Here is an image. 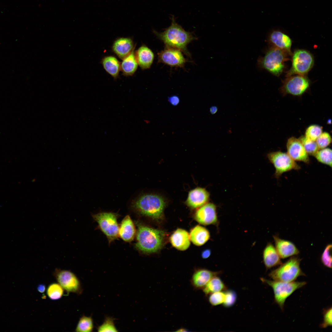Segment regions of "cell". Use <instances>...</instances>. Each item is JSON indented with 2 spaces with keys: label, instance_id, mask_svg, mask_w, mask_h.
<instances>
[{
  "label": "cell",
  "instance_id": "cell-34",
  "mask_svg": "<svg viewBox=\"0 0 332 332\" xmlns=\"http://www.w3.org/2000/svg\"><path fill=\"white\" fill-rule=\"evenodd\" d=\"M331 244L327 245L321 256V261L323 265L330 268H332Z\"/></svg>",
  "mask_w": 332,
  "mask_h": 332
},
{
  "label": "cell",
  "instance_id": "cell-10",
  "mask_svg": "<svg viewBox=\"0 0 332 332\" xmlns=\"http://www.w3.org/2000/svg\"><path fill=\"white\" fill-rule=\"evenodd\" d=\"M53 274L57 283L66 291L79 295L82 293L81 282L74 273L70 270L56 268Z\"/></svg>",
  "mask_w": 332,
  "mask_h": 332
},
{
  "label": "cell",
  "instance_id": "cell-7",
  "mask_svg": "<svg viewBox=\"0 0 332 332\" xmlns=\"http://www.w3.org/2000/svg\"><path fill=\"white\" fill-rule=\"evenodd\" d=\"M314 64L312 55L306 50H296L294 52L292 66L287 73L288 77L294 74L304 75L312 68Z\"/></svg>",
  "mask_w": 332,
  "mask_h": 332
},
{
  "label": "cell",
  "instance_id": "cell-33",
  "mask_svg": "<svg viewBox=\"0 0 332 332\" xmlns=\"http://www.w3.org/2000/svg\"><path fill=\"white\" fill-rule=\"evenodd\" d=\"M322 132V128L320 126L316 124L312 125L306 130L305 136L311 140L316 141Z\"/></svg>",
  "mask_w": 332,
  "mask_h": 332
},
{
  "label": "cell",
  "instance_id": "cell-3",
  "mask_svg": "<svg viewBox=\"0 0 332 332\" xmlns=\"http://www.w3.org/2000/svg\"><path fill=\"white\" fill-rule=\"evenodd\" d=\"M166 205L164 197L152 193L141 196L132 204L133 208L140 213L157 221L162 219Z\"/></svg>",
  "mask_w": 332,
  "mask_h": 332
},
{
  "label": "cell",
  "instance_id": "cell-30",
  "mask_svg": "<svg viewBox=\"0 0 332 332\" xmlns=\"http://www.w3.org/2000/svg\"><path fill=\"white\" fill-rule=\"evenodd\" d=\"M64 290L58 283H53L50 284L46 289V294L51 300H57L63 296Z\"/></svg>",
  "mask_w": 332,
  "mask_h": 332
},
{
  "label": "cell",
  "instance_id": "cell-6",
  "mask_svg": "<svg viewBox=\"0 0 332 332\" xmlns=\"http://www.w3.org/2000/svg\"><path fill=\"white\" fill-rule=\"evenodd\" d=\"M286 52L277 48L270 49L261 61V66L273 74L280 75L284 68Z\"/></svg>",
  "mask_w": 332,
  "mask_h": 332
},
{
  "label": "cell",
  "instance_id": "cell-18",
  "mask_svg": "<svg viewBox=\"0 0 332 332\" xmlns=\"http://www.w3.org/2000/svg\"><path fill=\"white\" fill-rule=\"evenodd\" d=\"M221 273L220 271H214L205 268L199 269L193 273L191 283L195 288L202 289L211 278Z\"/></svg>",
  "mask_w": 332,
  "mask_h": 332
},
{
  "label": "cell",
  "instance_id": "cell-28",
  "mask_svg": "<svg viewBox=\"0 0 332 332\" xmlns=\"http://www.w3.org/2000/svg\"><path fill=\"white\" fill-rule=\"evenodd\" d=\"M94 324L91 316L84 315L79 319L75 329L77 332H91L93 330Z\"/></svg>",
  "mask_w": 332,
  "mask_h": 332
},
{
  "label": "cell",
  "instance_id": "cell-32",
  "mask_svg": "<svg viewBox=\"0 0 332 332\" xmlns=\"http://www.w3.org/2000/svg\"><path fill=\"white\" fill-rule=\"evenodd\" d=\"M99 332H117L118 331L115 326L114 319L111 317H105L103 323L97 328Z\"/></svg>",
  "mask_w": 332,
  "mask_h": 332
},
{
  "label": "cell",
  "instance_id": "cell-42",
  "mask_svg": "<svg viewBox=\"0 0 332 332\" xmlns=\"http://www.w3.org/2000/svg\"><path fill=\"white\" fill-rule=\"evenodd\" d=\"M209 111L211 114H214L217 112L218 108L215 106H213L210 108Z\"/></svg>",
  "mask_w": 332,
  "mask_h": 332
},
{
  "label": "cell",
  "instance_id": "cell-25",
  "mask_svg": "<svg viewBox=\"0 0 332 332\" xmlns=\"http://www.w3.org/2000/svg\"><path fill=\"white\" fill-rule=\"evenodd\" d=\"M101 64L105 71L114 79L119 76L121 71V63L115 56L112 55L103 57Z\"/></svg>",
  "mask_w": 332,
  "mask_h": 332
},
{
  "label": "cell",
  "instance_id": "cell-20",
  "mask_svg": "<svg viewBox=\"0 0 332 332\" xmlns=\"http://www.w3.org/2000/svg\"><path fill=\"white\" fill-rule=\"evenodd\" d=\"M135 57L138 65L143 70L149 69L152 65L154 58L152 51L145 45H142L135 52Z\"/></svg>",
  "mask_w": 332,
  "mask_h": 332
},
{
  "label": "cell",
  "instance_id": "cell-4",
  "mask_svg": "<svg viewBox=\"0 0 332 332\" xmlns=\"http://www.w3.org/2000/svg\"><path fill=\"white\" fill-rule=\"evenodd\" d=\"M301 260L298 257H292L278 268L272 271L269 276L275 281H294L299 276L305 275L300 267Z\"/></svg>",
  "mask_w": 332,
  "mask_h": 332
},
{
  "label": "cell",
  "instance_id": "cell-27",
  "mask_svg": "<svg viewBox=\"0 0 332 332\" xmlns=\"http://www.w3.org/2000/svg\"><path fill=\"white\" fill-rule=\"evenodd\" d=\"M218 275L211 278L202 289L206 295L215 292L223 291L226 289V287L221 279Z\"/></svg>",
  "mask_w": 332,
  "mask_h": 332
},
{
  "label": "cell",
  "instance_id": "cell-21",
  "mask_svg": "<svg viewBox=\"0 0 332 332\" xmlns=\"http://www.w3.org/2000/svg\"><path fill=\"white\" fill-rule=\"evenodd\" d=\"M170 241L172 245L180 251L187 249L190 245L189 235L186 230L178 228L171 235Z\"/></svg>",
  "mask_w": 332,
  "mask_h": 332
},
{
  "label": "cell",
  "instance_id": "cell-26",
  "mask_svg": "<svg viewBox=\"0 0 332 332\" xmlns=\"http://www.w3.org/2000/svg\"><path fill=\"white\" fill-rule=\"evenodd\" d=\"M122 60L121 63V70L123 74L125 76L133 75L136 71L138 65L134 50Z\"/></svg>",
  "mask_w": 332,
  "mask_h": 332
},
{
  "label": "cell",
  "instance_id": "cell-5",
  "mask_svg": "<svg viewBox=\"0 0 332 332\" xmlns=\"http://www.w3.org/2000/svg\"><path fill=\"white\" fill-rule=\"evenodd\" d=\"M261 280L272 288L275 301L282 310L283 309L286 299L296 290L306 284L305 282H285L272 281L263 278H261Z\"/></svg>",
  "mask_w": 332,
  "mask_h": 332
},
{
  "label": "cell",
  "instance_id": "cell-37",
  "mask_svg": "<svg viewBox=\"0 0 332 332\" xmlns=\"http://www.w3.org/2000/svg\"><path fill=\"white\" fill-rule=\"evenodd\" d=\"M225 293V297L223 305L226 307L232 306L236 302L237 296L236 293L233 290H227Z\"/></svg>",
  "mask_w": 332,
  "mask_h": 332
},
{
  "label": "cell",
  "instance_id": "cell-9",
  "mask_svg": "<svg viewBox=\"0 0 332 332\" xmlns=\"http://www.w3.org/2000/svg\"><path fill=\"white\" fill-rule=\"evenodd\" d=\"M267 156L275 168V175L277 179L285 172L300 169V167L287 153L280 151L272 152L268 153Z\"/></svg>",
  "mask_w": 332,
  "mask_h": 332
},
{
  "label": "cell",
  "instance_id": "cell-1",
  "mask_svg": "<svg viewBox=\"0 0 332 332\" xmlns=\"http://www.w3.org/2000/svg\"><path fill=\"white\" fill-rule=\"evenodd\" d=\"M170 25L164 31L158 32L153 30V32L157 38L164 42L166 47L177 49L180 50L188 57L191 54L188 51L187 45L193 40H196L192 32L186 31L177 23L174 15L171 18Z\"/></svg>",
  "mask_w": 332,
  "mask_h": 332
},
{
  "label": "cell",
  "instance_id": "cell-38",
  "mask_svg": "<svg viewBox=\"0 0 332 332\" xmlns=\"http://www.w3.org/2000/svg\"><path fill=\"white\" fill-rule=\"evenodd\" d=\"M332 308L331 307L324 310L323 319L322 323L320 325V327L322 328H326L332 326Z\"/></svg>",
  "mask_w": 332,
  "mask_h": 332
},
{
  "label": "cell",
  "instance_id": "cell-12",
  "mask_svg": "<svg viewBox=\"0 0 332 332\" xmlns=\"http://www.w3.org/2000/svg\"><path fill=\"white\" fill-rule=\"evenodd\" d=\"M180 50L166 47L158 53V62L171 67H183L188 60Z\"/></svg>",
  "mask_w": 332,
  "mask_h": 332
},
{
  "label": "cell",
  "instance_id": "cell-40",
  "mask_svg": "<svg viewBox=\"0 0 332 332\" xmlns=\"http://www.w3.org/2000/svg\"><path fill=\"white\" fill-rule=\"evenodd\" d=\"M211 253V252L210 250L206 249L202 252V257L204 259H207L210 256Z\"/></svg>",
  "mask_w": 332,
  "mask_h": 332
},
{
  "label": "cell",
  "instance_id": "cell-36",
  "mask_svg": "<svg viewBox=\"0 0 332 332\" xmlns=\"http://www.w3.org/2000/svg\"><path fill=\"white\" fill-rule=\"evenodd\" d=\"M319 149L326 148L331 143V138L328 132H322L316 140Z\"/></svg>",
  "mask_w": 332,
  "mask_h": 332
},
{
  "label": "cell",
  "instance_id": "cell-8",
  "mask_svg": "<svg viewBox=\"0 0 332 332\" xmlns=\"http://www.w3.org/2000/svg\"><path fill=\"white\" fill-rule=\"evenodd\" d=\"M92 217L98 223L101 230L106 235L109 242L117 238L119 228L116 214L103 212L93 215Z\"/></svg>",
  "mask_w": 332,
  "mask_h": 332
},
{
  "label": "cell",
  "instance_id": "cell-16",
  "mask_svg": "<svg viewBox=\"0 0 332 332\" xmlns=\"http://www.w3.org/2000/svg\"><path fill=\"white\" fill-rule=\"evenodd\" d=\"M135 45L132 39L129 37H121L113 42L112 49L120 58L122 60L134 50Z\"/></svg>",
  "mask_w": 332,
  "mask_h": 332
},
{
  "label": "cell",
  "instance_id": "cell-11",
  "mask_svg": "<svg viewBox=\"0 0 332 332\" xmlns=\"http://www.w3.org/2000/svg\"><path fill=\"white\" fill-rule=\"evenodd\" d=\"M283 82L281 91L285 94L299 96L304 93L309 88L310 82L304 75H297L290 76Z\"/></svg>",
  "mask_w": 332,
  "mask_h": 332
},
{
  "label": "cell",
  "instance_id": "cell-14",
  "mask_svg": "<svg viewBox=\"0 0 332 332\" xmlns=\"http://www.w3.org/2000/svg\"><path fill=\"white\" fill-rule=\"evenodd\" d=\"M287 153L294 161L310 163L309 155L302 144L298 139L294 137L290 138L287 144Z\"/></svg>",
  "mask_w": 332,
  "mask_h": 332
},
{
  "label": "cell",
  "instance_id": "cell-22",
  "mask_svg": "<svg viewBox=\"0 0 332 332\" xmlns=\"http://www.w3.org/2000/svg\"><path fill=\"white\" fill-rule=\"evenodd\" d=\"M263 258L267 269L282 264L280 258L275 247L271 243H268L263 250Z\"/></svg>",
  "mask_w": 332,
  "mask_h": 332
},
{
  "label": "cell",
  "instance_id": "cell-39",
  "mask_svg": "<svg viewBox=\"0 0 332 332\" xmlns=\"http://www.w3.org/2000/svg\"><path fill=\"white\" fill-rule=\"evenodd\" d=\"M168 101L173 106L177 105L180 102V98L176 95H173L169 97L168 98Z\"/></svg>",
  "mask_w": 332,
  "mask_h": 332
},
{
  "label": "cell",
  "instance_id": "cell-2",
  "mask_svg": "<svg viewBox=\"0 0 332 332\" xmlns=\"http://www.w3.org/2000/svg\"><path fill=\"white\" fill-rule=\"evenodd\" d=\"M137 226L136 247L145 253H153L159 251L164 243L165 232L141 224H138Z\"/></svg>",
  "mask_w": 332,
  "mask_h": 332
},
{
  "label": "cell",
  "instance_id": "cell-24",
  "mask_svg": "<svg viewBox=\"0 0 332 332\" xmlns=\"http://www.w3.org/2000/svg\"><path fill=\"white\" fill-rule=\"evenodd\" d=\"M135 234L134 225L128 215L122 220L119 228V235L124 241L130 242L133 239Z\"/></svg>",
  "mask_w": 332,
  "mask_h": 332
},
{
  "label": "cell",
  "instance_id": "cell-35",
  "mask_svg": "<svg viewBox=\"0 0 332 332\" xmlns=\"http://www.w3.org/2000/svg\"><path fill=\"white\" fill-rule=\"evenodd\" d=\"M225 297V292L220 291L209 294L208 300L209 303L212 306H217L223 304Z\"/></svg>",
  "mask_w": 332,
  "mask_h": 332
},
{
  "label": "cell",
  "instance_id": "cell-17",
  "mask_svg": "<svg viewBox=\"0 0 332 332\" xmlns=\"http://www.w3.org/2000/svg\"><path fill=\"white\" fill-rule=\"evenodd\" d=\"M269 39L274 47L290 53L292 45L290 38L279 30H272L270 33Z\"/></svg>",
  "mask_w": 332,
  "mask_h": 332
},
{
  "label": "cell",
  "instance_id": "cell-29",
  "mask_svg": "<svg viewBox=\"0 0 332 332\" xmlns=\"http://www.w3.org/2000/svg\"><path fill=\"white\" fill-rule=\"evenodd\" d=\"M332 150L329 148L319 149L314 156L319 162L331 167Z\"/></svg>",
  "mask_w": 332,
  "mask_h": 332
},
{
  "label": "cell",
  "instance_id": "cell-13",
  "mask_svg": "<svg viewBox=\"0 0 332 332\" xmlns=\"http://www.w3.org/2000/svg\"><path fill=\"white\" fill-rule=\"evenodd\" d=\"M194 218L198 223L203 225L217 226L219 224L216 207L212 203H207L200 207L195 213Z\"/></svg>",
  "mask_w": 332,
  "mask_h": 332
},
{
  "label": "cell",
  "instance_id": "cell-41",
  "mask_svg": "<svg viewBox=\"0 0 332 332\" xmlns=\"http://www.w3.org/2000/svg\"><path fill=\"white\" fill-rule=\"evenodd\" d=\"M37 290L39 293H43L46 290V286L44 284H40L37 286Z\"/></svg>",
  "mask_w": 332,
  "mask_h": 332
},
{
  "label": "cell",
  "instance_id": "cell-15",
  "mask_svg": "<svg viewBox=\"0 0 332 332\" xmlns=\"http://www.w3.org/2000/svg\"><path fill=\"white\" fill-rule=\"evenodd\" d=\"M209 197V193L205 189L196 188L189 192L185 203L190 208L195 209L207 203Z\"/></svg>",
  "mask_w": 332,
  "mask_h": 332
},
{
  "label": "cell",
  "instance_id": "cell-19",
  "mask_svg": "<svg viewBox=\"0 0 332 332\" xmlns=\"http://www.w3.org/2000/svg\"><path fill=\"white\" fill-rule=\"evenodd\" d=\"M275 249L280 258L285 259L298 255L299 251L291 242L274 235Z\"/></svg>",
  "mask_w": 332,
  "mask_h": 332
},
{
  "label": "cell",
  "instance_id": "cell-23",
  "mask_svg": "<svg viewBox=\"0 0 332 332\" xmlns=\"http://www.w3.org/2000/svg\"><path fill=\"white\" fill-rule=\"evenodd\" d=\"M210 233L206 228L197 225L191 230L189 237L192 243L197 246H201L205 243L210 239Z\"/></svg>",
  "mask_w": 332,
  "mask_h": 332
},
{
  "label": "cell",
  "instance_id": "cell-31",
  "mask_svg": "<svg viewBox=\"0 0 332 332\" xmlns=\"http://www.w3.org/2000/svg\"><path fill=\"white\" fill-rule=\"evenodd\" d=\"M298 139L309 155L314 156L319 150L315 141L306 138L305 136H302Z\"/></svg>",
  "mask_w": 332,
  "mask_h": 332
}]
</instances>
